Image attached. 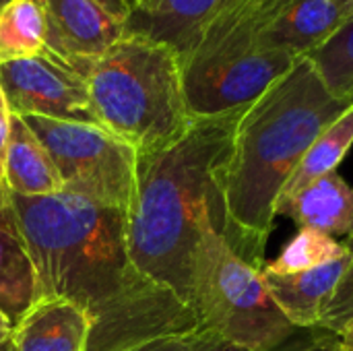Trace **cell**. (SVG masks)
<instances>
[{
	"label": "cell",
	"mask_w": 353,
	"mask_h": 351,
	"mask_svg": "<svg viewBox=\"0 0 353 351\" xmlns=\"http://www.w3.org/2000/svg\"><path fill=\"white\" fill-rule=\"evenodd\" d=\"M8 203L37 271L39 298L68 300L89 317L87 351H130L201 331L194 310L132 263L122 209L66 190L8 192Z\"/></svg>",
	"instance_id": "6da1fadb"
},
{
	"label": "cell",
	"mask_w": 353,
	"mask_h": 351,
	"mask_svg": "<svg viewBox=\"0 0 353 351\" xmlns=\"http://www.w3.org/2000/svg\"><path fill=\"white\" fill-rule=\"evenodd\" d=\"M352 103L335 97L300 58L246 106L217 180V230L238 257L263 269L277 201L308 147Z\"/></svg>",
	"instance_id": "7a4b0ae2"
},
{
	"label": "cell",
	"mask_w": 353,
	"mask_h": 351,
	"mask_svg": "<svg viewBox=\"0 0 353 351\" xmlns=\"http://www.w3.org/2000/svg\"><path fill=\"white\" fill-rule=\"evenodd\" d=\"M244 110L194 118L180 139L137 161V184L126 209L132 263L188 306L201 221L211 207L217 209V180Z\"/></svg>",
	"instance_id": "3957f363"
},
{
	"label": "cell",
	"mask_w": 353,
	"mask_h": 351,
	"mask_svg": "<svg viewBox=\"0 0 353 351\" xmlns=\"http://www.w3.org/2000/svg\"><path fill=\"white\" fill-rule=\"evenodd\" d=\"M85 74L95 122L137 155L172 145L194 120L186 103L182 58L168 43L124 33Z\"/></svg>",
	"instance_id": "277c9868"
},
{
	"label": "cell",
	"mask_w": 353,
	"mask_h": 351,
	"mask_svg": "<svg viewBox=\"0 0 353 351\" xmlns=\"http://www.w3.org/2000/svg\"><path fill=\"white\" fill-rule=\"evenodd\" d=\"M296 0H225L190 52L182 79L192 118H211L252 103L300 58L265 52L273 25Z\"/></svg>",
	"instance_id": "5b68a950"
},
{
	"label": "cell",
	"mask_w": 353,
	"mask_h": 351,
	"mask_svg": "<svg viewBox=\"0 0 353 351\" xmlns=\"http://www.w3.org/2000/svg\"><path fill=\"white\" fill-rule=\"evenodd\" d=\"M211 207L201 221L192 265L190 306L217 339L248 351H261L290 337L296 327L275 306L261 269L234 252L215 223Z\"/></svg>",
	"instance_id": "8992f818"
},
{
	"label": "cell",
	"mask_w": 353,
	"mask_h": 351,
	"mask_svg": "<svg viewBox=\"0 0 353 351\" xmlns=\"http://www.w3.org/2000/svg\"><path fill=\"white\" fill-rule=\"evenodd\" d=\"M52 157L66 192L126 213L137 184V151L95 122L23 118Z\"/></svg>",
	"instance_id": "52a82bcc"
},
{
	"label": "cell",
	"mask_w": 353,
	"mask_h": 351,
	"mask_svg": "<svg viewBox=\"0 0 353 351\" xmlns=\"http://www.w3.org/2000/svg\"><path fill=\"white\" fill-rule=\"evenodd\" d=\"M0 85L14 116L95 122L87 74L50 50L0 66Z\"/></svg>",
	"instance_id": "ba28073f"
},
{
	"label": "cell",
	"mask_w": 353,
	"mask_h": 351,
	"mask_svg": "<svg viewBox=\"0 0 353 351\" xmlns=\"http://www.w3.org/2000/svg\"><path fill=\"white\" fill-rule=\"evenodd\" d=\"M46 19V50L87 72L126 29V21L95 0H37Z\"/></svg>",
	"instance_id": "9c48e42d"
},
{
	"label": "cell",
	"mask_w": 353,
	"mask_h": 351,
	"mask_svg": "<svg viewBox=\"0 0 353 351\" xmlns=\"http://www.w3.org/2000/svg\"><path fill=\"white\" fill-rule=\"evenodd\" d=\"M89 317L62 298H39L12 325L8 351H87Z\"/></svg>",
	"instance_id": "30bf717a"
},
{
	"label": "cell",
	"mask_w": 353,
	"mask_h": 351,
	"mask_svg": "<svg viewBox=\"0 0 353 351\" xmlns=\"http://www.w3.org/2000/svg\"><path fill=\"white\" fill-rule=\"evenodd\" d=\"M277 217H290L300 230H314L353 244V188L331 172L277 203Z\"/></svg>",
	"instance_id": "8fae6325"
},
{
	"label": "cell",
	"mask_w": 353,
	"mask_h": 351,
	"mask_svg": "<svg viewBox=\"0 0 353 351\" xmlns=\"http://www.w3.org/2000/svg\"><path fill=\"white\" fill-rule=\"evenodd\" d=\"M352 259L353 250L343 259H337L333 263L321 265L310 271H300V273H290V275H275L267 271H261V273L281 314L296 329H312V327H319L321 314L327 302L331 300Z\"/></svg>",
	"instance_id": "7c38bea8"
},
{
	"label": "cell",
	"mask_w": 353,
	"mask_h": 351,
	"mask_svg": "<svg viewBox=\"0 0 353 351\" xmlns=\"http://www.w3.org/2000/svg\"><path fill=\"white\" fill-rule=\"evenodd\" d=\"M225 0H155L126 19L124 33L145 35L172 46L184 58Z\"/></svg>",
	"instance_id": "4fadbf2b"
},
{
	"label": "cell",
	"mask_w": 353,
	"mask_h": 351,
	"mask_svg": "<svg viewBox=\"0 0 353 351\" xmlns=\"http://www.w3.org/2000/svg\"><path fill=\"white\" fill-rule=\"evenodd\" d=\"M350 21L333 0H296L267 33L263 50L306 58Z\"/></svg>",
	"instance_id": "5bb4252c"
},
{
	"label": "cell",
	"mask_w": 353,
	"mask_h": 351,
	"mask_svg": "<svg viewBox=\"0 0 353 351\" xmlns=\"http://www.w3.org/2000/svg\"><path fill=\"white\" fill-rule=\"evenodd\" d=\"M4 186L10 194L19 197H48L64 190L46 147L27 122L14 114L4 157Z\"/></svg>",
	"instance_id": "9a60e30c"
},
{
	"label": "cell",
	"mask_w": 353,
	"mask_h": 351,
	"mask_svg": "<svg viewBox=\"0 0 353 351\" xmlns=\"http://www.w3.org/2000/svg\"><path fill=\"white\" fill-rule=\"evenodd\" d=\"M37 300V271L8 203L0 213V310L14 325Z\"/></svg>",
	"instance_id": "2e32d148"
},
{
	"label": "cell",
	"mask_w": 353,
	"mask_h": 351,
	"mask_svg": "<svg viewBox=\"0 0 353 351\" xmlns=\"http://www.w3.org/2000/svg\"><path fill=\"white\" fill-rule=\"evenodd\" d=\"M353 145V106L341 114L323 134H319L314 139V143L308 147L306 155L302 157V161L298 163L296 172L292 174V178L288 180L279 201L292 197L294 192L302 190L304 186H308L310 182L337 172L339 163L343 161V157L347 155V151ZM277 201V203H279Z\"/></svg>",
	"instance_id": "e0dca14e"
},
{
	"label": "cell",
	"mask_w": 353,
	"mask_h": 351,
	"mask_svg": "<svg viewBox=\"0 0 353 351\" xmlns=\"http://www.w3.org/2000/svg\"><path fill=\"white\" fill-rule=\"evenodd\" d=\"M46 50V19L37 0H10L0 8V66Z\"/></svg>",
	"instance_id": "ac0fdd59"
},
{
	"label": "cell",
	"mask_w": 353,
	"mask_h": 351,
	"mask_svg": "<svg viewBox=\"0 0 353 351\" xmlns=\"http://www.w3.org/2000/svg\"><path fill=\"white\" fill-rule=\"evenodd\" d=\"M352 250V242H339L327 234L302 228L275 261H269V263L265 261L261 271L275 273V275L310 271V269H316L321 265L343 259Z\"/></svg>",
	"instance_id": "d6986e66"
},
{
	"label": "cell",
	"mask_w": 353,
	"mask_h": 351,
	"mask_svg": "<svg viewBox=\"0 0 353 351\" xmlns=\"http://www.w3.org/2000/svg\"><path fill=\"white\" fill-rule=\"evenodd\" d=\"M306 58L314 64L329 91L353 106V19Z\"/></svg>",
	"instance_id": "ffe728a7"
},
{
	"label": "cell",
	"mask_w": 353,
	"mask_h": 351,
	"mask_svg": "<svg viewBox=\"0 0 353 351\" xmlns=\"http://www.w3.org/2000/svg\"><path fill=\"white\" fill-rule=\"evenodd\" d=\"M350 323H353V259L341 275L331 300L327 302L319 327L339 335Z\"/></svg>",
	"instance_id": "44dd1931"
},
{
	"label": "cell",
	"mask_w": 353,
	"mask_h": 351,
	"mask_svg": "<svg viewBox=\"0 0 353 351\" xmlns=\"http://www.w3.org/2000/svg\"><path fill=\"white\" fill-rule=\"evenodd\" d=\"M261 351H343V345L337 333L323 327H312L296 329L283 341Z\"/></svg>",
	"instance_id": "7402d4cb"
},
{
	"label": "cell",
	"mask_w": 353,
	"mask_h": 351,
	"mask_svg": "<svg viewBox=\"0 0 353 351\" xmlns=\"http://www.w3.org/2000/svg\"><path fill=\"white\" fill-rule=\"evenodd\" d=\"M213 339H217V337L211 335L209 331L201 329V331H192V333H184V335L157 337V339L147 341L130 351H205L213 343Z\"/></svg>",
	"instance_id": "603a6c76"
},
{
	"label": "cell",
	"mask_w": 353,
	"mask_h": 351,
	"mask_svg": "<svg viewBox=\"0 0 353 351\" xmlns=\"http://www.w3.org/2000/svg\"><path fill=\"white\" fill-rule=\"evenodd\" d=\"M10 122H12V112L8 108L6 95L0 85V182L4 184V157H6V145L10 137Z\"/></svg>",
	"instance_id": "cb8c5ba5"
},
{
	"label": "cell",
	"mask_w": 353,
	"mask_h": 351,
	"mask_svg": "<svg viewBox=\"0 0 353 351\" xmlns=\"http://www.w3.org/2000/svg\"><path fill=\"white\" fill-rule=\"evenodd\" d=\"M97 4H101L105 10H110L112 14H116V17H120V19H128V14H130V6L126 4V0H95Z\"/></svg>",
	"instance_id": "d4e9b609"
},
{
	"label": "cell",
	"mask_w": 353,
	"mask_h": 351,
	"mask_svg": "<svg viewBox=\"0 0 353 351\" xmlns=\"http://www.w3.org/2000/svg\"><path fill=\"white\" fill-rule=\"evenodd\" d=\"M12 333V323L6 319V314L0 310V343H6Z\"/></svg>",
	"instance_id": "484cf974"
},
{
	"label": "cell",
	"mask_w": 353,
	"mask_h": 351,
	"mask_svg": "<svg viewBox=\"0 0 353 351\" xmlns=\"http://www.w3.org/2000/svg\"><path fill=\"white\" fill-rule=\"evenodd\" d=\"M205 351H248V350L238 348V345H234V343H228V341H223V339H213V343H211V345H209Z\"/></svg>",
	"instance_id": "4316f807"
},
{
	"label": "cell",
	"mask_w": 353,
	"mask_h": 351,
	"mask_svg": "<svg viewBox=\"0 0 353 351\" xmlns=\"http://www.w3.org/2000/svg\"><path fill=\"white\" fill-rule=\"evenodd\" d=\"M339 337H341V345H343V350L353 351V323H350V325L339 333Z\"/></svg>",
	"instance_id": "83f0119b"
},
{
	"label": "cell",
	"mask_w": 353,
	"mask_h": 351,
	"mask_svg": "<svg viewBox=\"0 0 353 351\" xmlns=\"http://www.w3.org/2000/svg\"><path fill=\"white\" fill-rule=\"evenodd\" d=\"M6 207H8V190H6V186L0 182V213H2Z\"/></svg>",
	"instance_id": "f1b7e54d"
},
{
	"label": "cell",
	"mask_w": 353,
	"mask_h": 351,
	"mask_svg": "<svg viewBox=\"0 0 353 351\" xmlns=\"http://www.w3.org/2000/svg\"><path fill=\"white\" fill-rule=\"evenodd\" d=\"M337 6H341L347 14H350V19H353V0H333Z\"/></svg>",
	"instance_id": "f546056e"
},
{
	"label": "cell",
	"mask_w": 353,
	"mask_h": 351,
	"mask_svg": "<svg viewBox=\"0 0 353 351\" xmlns=\"http://www.w3.org/2000/svg\"><path fill=\"white\" fill-rule=\"evenodd\" d=\"M153 2H155V0H141L137 8H147V6H151ZM137 8H134V10H137ZM130 12H132V10H130Z\"/></svg>",
	"instance_id": "4dcf8cb0"
},
{
	"label": "cell",
	"mask_w": 353,
	"mask_h": 351,
	"mask_svg": "<svg viewBox=\"0 0 353 351\" xmlns=\"http://www.w3.org/2000/svg\"><path fill=\"white\" fill-rule=\"evenodd\" d=\"M139 2H141V0H126V4L130 6V10H134V8L139 6Z\"/></svg>",
	"instance_id": "1f68e13d"
},
{
	"label": "cell",
	"mask_w": 353,
	"mask_h": 351,
	"mask_svg": "<svg viewBox=\"0 0 353 351\" xmlns=\"http://www.w3.org/2000/svg\"><path fill=\"white\" fill-rule=\"evenodd\" d=\"M0 351H8V341L6 343H0Z\"/></svg>",
	"instance_id": "d6a6232c"
},
{
	"label": "cell",
	"mask_w": 353,
	"mask_h": 351,
	"mask_svg": "<svg viewBox=\"0 0 353 351\" xmlns=\"http://www.w3.org/2000/svg\"><path fill=\"white\" fill-rule=\"evenodd\" d=\"M8 2H10V0H0V8H2L4 4H8Z\"/></svg>",
	"instance_id": "836d02e7"
},
{
	"label": "cell",
	"mask_w": 353,
	"mask_h": 351,
	"mask_svg": "<svg viewBox=\"0 0 353 351\" xmlns=\"http://www.w3.org/2000/svg\"><path fill=\"white\" fill-rule=\"evenodd\" d=\"M343 351H350V350H343Z\"/></svg>",
	"instance_id": "e575fe53"
}]
</instances>
